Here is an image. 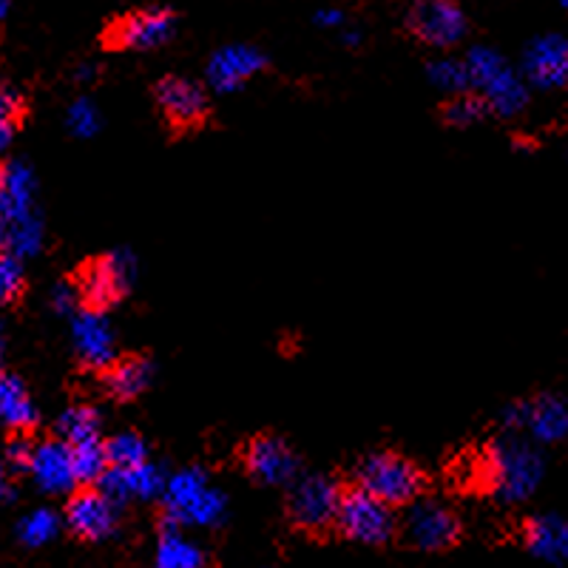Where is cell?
<instances>
[{
    "label": "cell",
    "mask_w": 568,
    "mask_h": 568,
    "mask_svg": "<svg viewBox=\"0 0 568 568\" xmlns=\"http://www.w3.org/2000/svg\"><path fill=\"white\" fill-rule=\"evenodd\" d=\"M353 484L378 497L382 504L400 509V506H409L413 500L424 497L429 480L413 458L393 453V449H382V453L358 460Z\"/></svg>",
    "instance_id": "cell-1"
},
{
    "label": "cell",
    "mask_w": 568,
    "mask_h": 568,
    "mask_svg": "<svg viewBox=\"0 0 568 568\" xmlns=\"http://www.w3.org/2000/svg\"><path fill=\"white\" fill-rule=\"evenodd\" d=\"M336 529L347 540L364 542V546H384L398 535V517H395L393 506L382 504L369 491L349 484L344 486L342 500H338Z\"/></svg>",
    "instance_id": "cell-2"
},
{
    "label": "cell",
    "mask_w": 568,
    "mask_h": 568,
    "mask_svg": "<svg viewBox=\"0 0 568 568\" xmlns=\"http://www.w3.org/2000/svg\"><path fill=\"white\" fill-rule=\"evenodd\" d=\"M344 484L327 475H311L293 484L287 495V517L296 529L307 535H324L336 529V511Z\"/></svg>",
    "instance_id": "cell-3"
},
{
    "label": "cell",
    "mask_w": 568,
    "mask_h": 568,
    "mask_svg": "<svg viewBox=\"0 0 568 568\" xmlns=\"http://www.w3.org/2000/svg\"><path fill=\"white\" fill-rule=\"evenodd\" d=\"M400 537L420 551H446L464 535L460 517L440 500L418 497L407 506V515L400 517Z\"/></svg>",
    "instance_id": "cell-4"
},
{
    "label": "cell",
    "mask_w": 568,
    "mask_h": 568,
    "mask_svg": "<svg viewBox=\"0 0 568 568\" xmlns=\"http://www.w3.org/2000/svg\"><path fill=\"white\" fill-rule=\"evenodd\" d=\"M404 27L433 49H449L466 32V18L458 0H413L404 14Z\"/></svg>",
    "instance_id": "cell-5"
},
{
    "label": "cell",
    "mask_w": 568,
    "mask_h": 568,
    "mask_svg": "<svg viewBox=\"0 0 568 568\" xmlns=\"http://www.w3.org/2000/svg\"><path fill=\"white\" fill-rule=\"evenodd\" d=\"M174 34V14L169 9H134L111 20L103 32V45L111 52H142L156 49Z\"/></svg>",
    "instance_id": "cell-6"
},
{
    "label": "cell",
    "mask_w": 568,
    "mask_h": 568,
    "mask_svg": "<svg viewBox=\"0 0 568 568\" xmlns=\"http://www.w3.org/2000/svg\"><path fill=\"white\" fill-rule=\"evenodd\" d=\"M63 520L74 537L85 542H100L114 535L116 506L98 486H74L65 500Z\"/></svg>",
    "instance_id": "cell-7"
},
{
    "label": "cell",
    "mask_w": 568,
    "mask_h": 568,
    "mask_svg": "<svg viewBox=\"0 0 568 568\" xmlns=\"http://www.w3.org/2000/svg\"><path fill=\"white\" fill-rule=\"evenodd\" d=\"M74 293L85 313L100 316L125 296V273L114 256L85 258L74 271Z\"/></svg>",
    "instance_id": "cell-8"
},
{
    "label": "cell",
    "mask_w": 568,
    "mask_h": 568,
    "mask_svg": "<svg viewBox=\"0 0 568 568\" xmlns=\"http://www.w3.org/2000/svg\"><path fill=\"white\" fill-rule=\"evenodd\" d=\"M154 98L171 131H196L211 116L207 94L185 78H162L154 89Z\"/></svg>",
    "instance_id": "cell-9"
},
{
    "label": "cell",
    "mask_w": 568,
    "mask_h": 568,
    "mask_svg": "<svg viewBox=\"0 0 568 568\" xmlns=\"http://www.w3.org/2000/svg\"><path fill=\"white\" fill-rule=\"evenodd\" d=\"M242 466L258 484L284 486L296 478L298 458L287 446V440H282L278 435L262 433L245 440V446H242Z\"/></svg>",
    "instance_id": "cell-10"
},
{
    "label": "cell",
    "mask_w": 568,
    "mask_h": 568,
    "mask_svg": "<svg viewBox=\"0 0 568 568\" xmlns=\"http://www.w3.org/2000/svg\"><path fill=\"white\" fill-rule=\"evenodd\" d=\"M29 475L38 480V486L49 495H60V491H71L78 486L74 471H71L69 444L60 438H43L34 440L32 458H29Z\"/></svg>",
    "instance_id": "cell-11"
},
{
    "label": "cell",
    "mask_w": 568,
    "mask_h": 568,
    "mask_svg": "<svg viewBox=\"0 0 568 568\" xmlns=\"http://www.w3.org/2000/svg\"><path fill=\"white\" fill-rule=\"evenodd\" d=\"M149 358H142V355L136 353L120 355V358H111L103 367V387L111 398L125 404V400H134L145 393V387H149Z\"/></svg>",
    "instance_id": "cell-12"
},
{
    "label": "cell",
    "mask_w": 568,
    "mask_h": 568,
    "mask_svg": "<svg viewBox=\"0 0 568 568\" xmlns=\"http://www.w3.org/2000/svg\"><path fill=\"white\" fill-rule=\"evenodd\" d=\"M0 424L7 426L9 433H32L38 424L27 384L12 373H0Z\"/></svg>",
    "instance_id": "cell-13"
},
{
    "label": "cell",
    "mask_w": 568,
    "mask_h": 568,
    "mask_svg": "<svg viewBox=\"0 0 568 568\" xmlns=\"http://www.w3.org/2000/svg\"><path fill=\"white\" fill-rule=\"evenodd\" d=\"M154 568H205V555L180 535V520L174 515H165Z\"/></svg>",
    "instance_id": "cell-14"
},
{
    "label": "cell",
    "mask_w": 568,
    "mask_h": 568,
    "mask_svg": "<svg viewBox=\"0 0 568 568\" xmlns=\"http://www.w3.org/2000/svg\"><path fill=\"white\" fill-rule=\"evenodd\" d=\"M526 546L542 560H562L568 549V531L557 517H537L526 524Z\"/></svg>",
    "instance_id": "cell-15"
},
{
    "label": "cell",
    "mask_w": 568,
    "mask_h": 568,
    "mask_svg": "<svg viewBox=\"0 0 568 568\" xmlns=\"http://www.w3.org/2000/svg\"><path fill=\"white\" fill-rule=\"evenodd\" d=\"M69 458H71V471H74V480L78 486H94L103 471L109 469V460H105L103 438H91L83 440V444H71L69 446Z\"/></svg>",
    "instance_id": "cell-16"
},
{
    "label": "cell",
    "mask_w": 568,
    "mask_h": 568,
    "mask_svg": "<svg viewBox=\"0 0 568 568\" xmlns=\"http://www.w3.org/2000/svg\"><path fill=\"white\" fill-rule=\"evenodd\" d=\"M58 438L65 444H83V440L100 438V413L89 404H74L65 409L58 420Z\"/></svg>",
    "instance_id": "cell-17"
},
{
    "label": "cell",
    "mask_w": 568,
    "mask_h": 568,
    "mask_svg": "<svg viewBox=\"0 0 568 568\" xmlns=\"http://www.w3.org/2000/svg\"><path fill=\"white\" fill-rule=\"evenodd\" d=\"M105 460H109V469H123L131 471L136 466L149 464V449H145V440L136 433H120L114 438L103 440Z\"/></svg>",
    "instance_id": "cell-18"
},
{
    "label": "cell",
    "mask_w": 568,
    "mask_h": 568,
    "mask_svg": "<svg viewBox=\"0 0 568 568\" xmlns=\"http://www.w3.org/2000/svg\"><path fill=\"white\" fill-rule=\"evenodd\" d=\"M78 347L83 353L85 364L91 367H100L103 369L105 364L111 362V338H109V329L98 322L94 313L83 318V327L78 333Z\"/></svg>",
    "instance_id": "cell-19"
},
{
    "label": "cell",
    "mask_w": 568,
    "mask_h": 568,
    "mask_svg": "<svg viewBox=\"0 0 568 568\" xmlns=\"http://www.w3.org/2000/svg\"><path fill=\"white\" fill-rule=\"evenodd\" d=\"M27 296V276L18 258L0 253V307H18Z\"/></svg>",
    "instance_id": "cell-20"
},
{
    "label": "cell",
    "mask_w": 568,
    "mask_h": 568,
    "mask_svg": "<svg viewBox=\"0 0 568 568\" xmlns=\"http://www.w3.org/2000/svg\"><path fill=\"white\" fill-rule=\"evenodd\" d=\"M23 116H27L23 98L14 94L12 89H7V85H0V149H7L9 142H12L14 131L23 123Z\"/></svg>",
    "instance_id": "cell-21"
},
{
    "label": "cell",
    "mask_w": 568,
    "mask_h": 568,
    "mask_svg": "<svg viewBox=\"0 0 568 568\" xmlns=\"http://www.w3.org/2000/svg\"><path fill=\"white\" fill-rule=\"evenodd\" d=\"M58 529H60L58 515L49 509H40L20 524V540L27 542V546H43V542L54 540Z\"/></svg>",
    "instance_id": "cell-22"
},
{
    "label": "cell",
    "mask_w": 568,
    "mask_h": 568,
    "mask_svg": "<svg viewBox=\"0 0 568 568\" xmlns=\"http://www.w3.org/2000/svg\"><path fill=\"white\" fill-rule=\"evenodd\" d=\"M34 438L32 433H12L7 446V464L14 471H29V458H32Z\"/></svg>",
    "instance_id": "cell-23"
},
{
    "label": "cell",
    "mask_w": 568,
    "mask_h": 568,
    "mask_svg": "<svg viewBox=\"0 0 568 568\" xmlns=\"http://www.w3.org/2000/svg\"><path fill=\"white\" fill-rule=\"evenodd\" d=\"M480 116H484V103H480L478 98H464L446 105V120L453 125L475 123Z\"/></svg>",
    "instance_id": "cell-24"
},
{
    "label": "cell",
    "mask_w": 568,
    "mask_h": 568,
    "mask_svg": "<svg viewBox=\"0 0 568 568\" xmlns=\"http://www.w3.org/2000/svg\"><path fill=\"white\" fill-rule=\"evenodd\" d=\"M7 242H9V216L7 211L0 207V253L7 251Z\"/></svg>",
    "instance_id": "cell-25"
},
{
    "label": "cell",
    "mask_w": 568,
    "mask_h": 568,
    "mask_svg": "<svg viewBox=\"0 0 568 568\" xmlns=\"http://www.w3.org/2000/svg\"><path fill=\"white\" fill-rule=\"evenodd\" d=\"M7 495V466L0 464V497Z\"/></svg>",
    "instance_id": "cell-26"
},
{
    "label": "cell",
    "mask_w": 568,
    "mask_h": 568,
    "mask_svg": "<svg viewBox=\"0 0 568 568\" xmlns=\"http://www.w3.org/2000/svg\"><path fill=\"white\" fill-rule=\"evenodd\" d=\"M3 180H7V171H3V165H0V187H3Z\"/></svg>",
    "instance_id": "cell-27"
},
{
    "label": "cell",
    "mask_w": 568,
    "mask_h": 568,
    "mask_svg": "<svg viewBox=\"0 0 568 568\" xmlns=\"http://www.w3.org/2000/svg\"><path fill=\"white\" fill-rule=\"evenodd\" d=\"M3 12H7V0H0V18H3Z\"/></svg>",
    "instance_id": "cell-28"
},
{
    "label": "cell",
    "mask_w": 568,
    "mask_h": 568,
    "mask_svg": "<svg viewBox=\"0 0 568 568\" xmlns=\"http://www.w3.org/2000/svg\"><path fill=\"white\" fill-rule=\"evenodd\" d=\"M0 353H3V342H0Z\"/></svg>",
    "instance_id": "cell-29"
}]
</instances>
